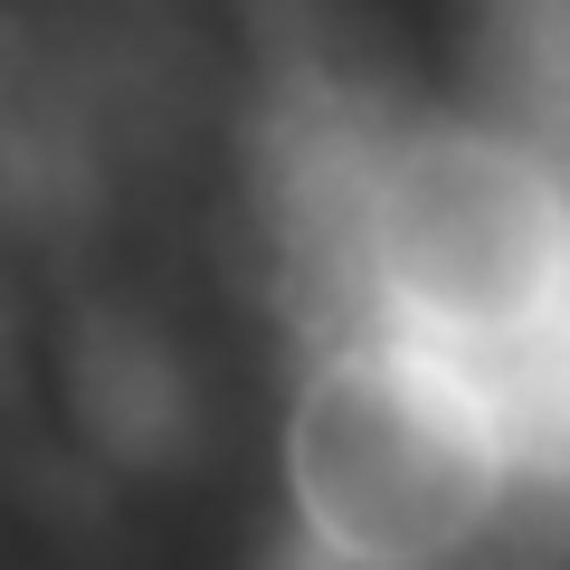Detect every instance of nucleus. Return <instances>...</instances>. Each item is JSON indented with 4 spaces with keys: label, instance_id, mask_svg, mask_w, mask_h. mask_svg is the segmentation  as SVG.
I'll return each instance as SVG.
<instances>
[{
    "label": "nucleus",
    "instance_id": "f257e3e1",
    "mask_svg": "<svg viewBox=\"0 0 570 570\" xmlns=\"http://www.w3.org/2000/svg\"><path fill=\"white\" fill-rule=\"evenodd\" d=\"M532 409L409 333L324 314L285 400V513L305 570H475L513 532L542 456Z\"/></svg>",
    "mask_w": 570,
    "mask_h": 570
}]
</instances>
